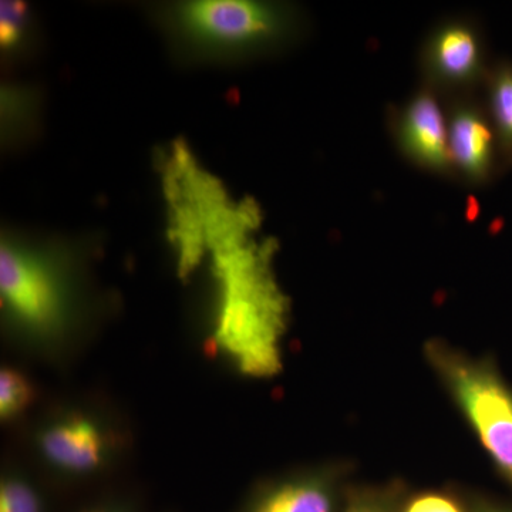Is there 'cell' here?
<instances>
[{"label": "cell", "mask_w": 512, "mask_h": 512, "mask_svg": "<svg viewBox=\"0 0 512 512\" xmlns=\"http://www.w3.org/2000/svg\"><path fill=\"white\" fill-rule=\"evenodd\" d=\"M427 359L439 373L498 473L512 487V387L488 360L431 340Z\"/></svg>", "instance_id": "obj_2"}, {"label": "cell", "mask_w": 512, "mask_h": 512, "mask_svg": "<svg viewBox=\"0 0 512 512\" xmlns=\"http://www.w3.org/2000/svg\"><path fill=\"white\" fill-rule=\"evenodd\" d=\"M343 512H389V505L383 501V498L365 495V497L355 498Z\"/></svg>", "instance_id": "obj_15"}, {"label": "cell", "mask_w": 512, "mask_h": 512, "mask_svg": "<svg viewBox=\"0 0 512 512\" xmlns=\"http://www.w3.org/2000/svg\"><path fill=\"white\" fill-rule=\"evenodd\" d=\"M84 512H126V511L120 510V508H116V507H99V508H92V510H87Z\"/></svg>", "instance_id": "obj_17"}, {"label": "cell", "mask_w": 512, "mask_h": 512, "mask_svg": "<svg viewBox=\"0 0 512 512\" xmlns=\"http://www.w3.org/2000/svg\"><path fill=\"white\" fill-rule=\"evenodd\" d=\"M0 512H43L42 501L25 481L8 480L0 487Z\"/></svg>", "instance_id": "obj_12"}, {"label": "cell", "mask_w": 512, "mask_h": 512, "mask_svg": "<svg viewBox=\"0 0 512 512\" xmlns=\"http://www.w3.org/2000/svg\"><path fill=\"white\" fill-rule=\"evenodd\" d=\"M446 111L448 150L454 171L468 184L487 183L493 177L500 154L487 110L467 96L450 100Z\"/></svg>", "instance_id": "obj_7"}, {"label": "cell", "mask_w": 512, "mask_h": 512, "mask_svg": "<svg viewBox=\"0 0 512 512\" xmlns=\"http://www.w3.org/2000/svg\"><path fill=\"white\" fill-rule=\"evenodd\" d=\"M332 485L319 478L291 481L262 495L251 512H333Z\"/></svg>", "instance_id": "obj_9"}, {"label": "cell", "mask_w": 512, "mask_h": 512, "mask_svg": "<svg viewBox=\"0 0 512 512\" xmlns=\"http://www.w3.org/2000/svg\"><path fill=\"white\" fill-rule=\"evenodd\" d=\"M178 23L192 45L239 56L275 49L295 30L291 9L245 0L188 3L180 9Z\"/></svg>", "instance_id": "obj_3"}, {"label": "cell", "mask_w": 512, "mask_h": 512, "mask_svg": "<svg viewBox=\"0 0 512 512\" xmlns=\"http://www.w3.org/2000/svg\"><path fill=\"white\" fill-rule=\"evenodd\" d=\"M424 87L448 100L473 94L485 83L480 32L466 19H451L430 33L420 56Z\"/></svg>", "instance_id": "obj_4"}, {"label": "cell", "mask_w": 512, "mask_h": 512, "mask_svg": "<svg viewBox=\"0 0 512 512\" xmlns=\"http://www.w3.org/2000/svg\"><path fill=\"white\" fill-rule=\"evenodd\" d=\"M487 114L497 137L498 151L512 161V63H500L488 72Z\"/></svg>", "instance_id": "obj_10"}, {"label": "cell", "mask_w": 512, "mask_h": 512, "mask_svg": "<svg viewBox=\"0 0 512 512\" xmlns=\"http://www.w3.org/2000/svg\"><path fill=\"white\" fill-rule=\"evenodd\" d=\"M3 303L19 322L50 332L63 318V291L49 265L25 249L3 242L0 249Z\"/></svg>", "instance_id": "obj_5"}, {"label": "cell", "mask_w": 512, "mask_h": 512, "mask_svg": "<svg viewBox=\"0 0 512 512\" xmlns=\"http://www.w3.org/2000/svg\"><path fill=\"white\" fill-rule=\"evenodd\" d=\"M42 448L64 470L83 473L100 463L103 441L89 421L73 419L47 430L42 436Z\"/></svg>", "instance_id": "obj_8"}, {"label": "cell", "mask_w": 512, "mask_h": 512, "mask_svg": "<svg viewBox=\"0 0 512 512\" xmlns=\"http://www.w3.org/2000/svg\"><path fill=\"white\" fill-rule=\"evenodd\" d=\"M394 136L404 156L430 173H454L448 150L447 111L440 97L431 90L420 89L397 111Z\"/></svg>", "instance_id": "obj_6"}, {"label": "cell", "mask_w": 512, "mask_h": 512, "mask_svg": "<svg viewBox=\"0 0 512 512\" xmlns=\"http://www.w3.org/2000/svg\"><path fill=\"white\" fill-rule=\"evenodd\" d=\"M402 512H466L453 495L440 491H427L414 495L407 501Z\"/></svg>", "instance_id": "obj_14"}, {"label": "cell", "mask_w": 512, "mask_h": 512, "mask_svg": "<svg viewBox=\"0 0 512 512\" xmlns=\"http://www.w3.org/2000/svg\"><path fill=\"white\" fill-rule=\"evenodd\" d=\"M28 20V6L22 2H2L0 8V40L3 49L18 46Z\"/></svg>", "instance_id": "obj_13"}, {"label": "cell", "mask_w": 512, "mask_h": 512, "mask_svg": "<svg viewBox=\"0 0 512 512\" xmlns=\"http://www.w3.org/2000/svg\"><path fill=\"white\" fill-rule=\"evenodd\" d=\"M473 512H512L510 510H505V508L498 507V505L490 504V503H480L476 505Z\"/></svg>", "instance_id": "obj_16"}, {"label": "cell", "mask_w": 512, "mask_h": 512, "mask_svg": "<svg viewBox=\"0 0 512 512\" xmlns=\"http://www.w3.org/2000/svg\"><path fill=\"white\" fill-rule=\"evenodd\" d=\"M255 222L234 220L208 228L202 254L212 252V269L220 284L218 343L239 369L255 377L281 369V340L288 302L271 269L269 244L254 239Z\"/></svg>", "instance_id": "obj_1"}, {"label": "cell", "mask_w": 512, "mask_h": 512, "mask_svg": "<svg viewBox=\"0 0 512 512\" xmlns=\"http://www.w3.org/2000/svg\"><path fill=\"white\" fill-rule=\"evenodd\" d=\"M32 399L28 380L16 370L3 369L0 373V416L10 419L25 410Z\"/></svg>", "instance_id": "obj_11"}]
</instances>
